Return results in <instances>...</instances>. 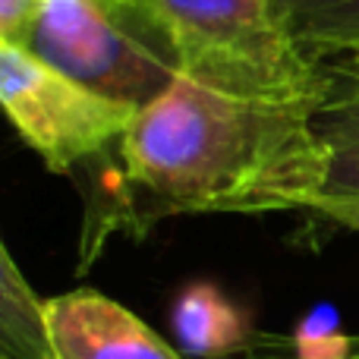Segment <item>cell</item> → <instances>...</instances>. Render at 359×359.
I'll use <instances>...</instances> for the list:
<instances>
[{
	"label": "cell",
	"mask_w": 359,
	"mask_h": 359,
	"mask_svg": "<svg viewBox=\"0 0 359 359\" xmlns=\"http://www.w3.org/2000/svg\"><path fill=\"white\" fill-rule=\"evenodd\" d=\"M347 79H359V76H347Z\"/></svg>",
	"instance_id": "obj_14"
},
{
	"label": "cell",
	"mask_w": 359,
	"mask_h": 359,
	"mask_svg": "<svg viewBox=\"0 0 359 359\" xmlns=\"http://www.w3.org/2000/svg\"><path fill=\"white\" fill-rule=\"evenodd\" d=\"M41 6L44 0H0V41H22Z\"/></svg>",
	"instance_id": "obj_11"
},
{
	"label": "cell",
	"mask_w": 359,
	"mask_h": 359,
	"mask_svg": "<svg viewBox=\"0 0 359 359\" xmlns=\"http://www.w3.org/2000/svg\"><path fill=\"white\" fill-rule=\"evenodd\" d=\"M0 101L13 130L54 174L101 158L139 111L79 86L29 48L0 41Z\"/></svg>",
	"instance_id": "obj_3"
},
{
	"label": "cell",
	"mask_w": 359,
	"mask_h": 359,
	"mask_svg": "<svg viewBox=\"0 0 359 359\" xmlns=\"http://www.w3.org/2000/svg\"><path fill=\"white\" fill-rule=\"evenodd\" d=\"M293 344H297V359H350L356 337H347L337 328L334 309L318 306L306 322H299Z\"/></svg>",
	"instance_id": "obj_10"
},
{
	"label": "cell",
	"mask_w": 359,
	"mask_h": 359,
	"mask_svg": "<svg viewBox=\"0 0 359 359\" xmlns=\"http://www.w3.org/2000/svg\"><path fill=\"white\" fill-rule=\"evenodd\" d=\"M318 215H325L328 221L341 224V227L347 230H356L359 233V202H325L318 205Z\"/></svg>",
	"instance_id": "obj_12"
},
{
	"label": "cell",
	"mask_w": 359,
	"mask_h": 359,
	"mask_svg": "<svg viewBox=\"0 0 359 359\" xmlns=\"http://www.w3.org/2000/svg\"><path fill=\"white\" fill-rule=\"evenodd\" d=\"M174 331L186 353L202 359H221L252 347L249 316L208 280L183 287L174 303Z\"/></svg>",
	"instance_id": "obj_6"
},
{
	"label": "cell",
	"mask_w": 359,
	"mask_h": 359,
	"mask_svg": "<svg viewBox=\"0 0 359 359\" xmlns=\"http://www.w3.org/2000/svg\"><path fill=\"white\" fill-rule=\"evenodd\" d=\"M44 303L0 246V359H57Z\"/></svg>",
	"instance_id": "obj_8"
},
{
	"label": "cell",
	"mask_w": 359,
	"mask_h": 359,
	"mask_svg": "<svg viewBox=\"0 0 359 359\" xmlns=\"http://www.w3.org/2000/svg\"><path fill=\"white\" fill-rule=\"evenodd\" d=\"M44 306L57 359H186L136 312L98 290H69Z\"/></svg>",
	"instance_id": "obj_5"
},
{
	"label": "cell",
	"mask_w": 359,
	"mask_h": 359,
	"mask_svg": "<svg viewBox=\"0 0 359 359\" xmlns=\"http://www.w3.org/2000/svg\"><path fill=\"white\" fill-rule=\"evenodd\" d=\"M347 92H334L331 101L312 117L328 155L325 202H359V79ZM316 205V208H318Z\"/></svg>",
	"instance_id": "obj_9"
},
{
	"label": "cell",
	"mask_w": 359,
	"mask_h": 359,
	"mask_svg": "<svg viewBox=\"0 0 359 359\" xmlns=\"http://www.w3.org/2000/svg\"><path fill=\"white\" fill-rule=\"evenodd\" d=\"M180 76L246 101L318 114L334 79L299 48L278 0H111Z\"/></svg>",
	"instance_id": "obj_2"
},
{
	"label": "cell",
	"mask_w": 359,
	"mask_h": 359,
	"mask_svg": "<svg viewBox=\"0 0 359 359\" xmlns=\"http://www.w3.org/2000/svg\"><path fill=\"white\" fill-rule=\"evenodd\" d=\"M104 4H111V0H104Z\"/></svg>",
	"instance_id": "obj_15"
},
{
	"label": "cell",
	"mask_w": 359,
	"mask_h": 359,
	"mask_svg": "<svg viewBox=\"0 0 359 359\" xmlns=\"http://www.w3.org/2000/svg\"><path fill=\"white\" fill-rule=\"evenodd\" d=\"M19 44L79 86L136 111L158 101L177 79L174 63L104 0H44Z\"/></svg>",
	"instance_id": "obj_4"
},
{
	"label": "cell",
	"mask_w": 359,
	"mask_h": 359,
	"mask_svg": "<svg viewBox=\"0 0 359 359\" xmlns=\"http://www.w3.org/2000/svg\"><path fill=\"white\" fill-rule=\"evenodd\" d=\"M299 48L344 76H359V0H278Z\"/></svg>",
	"instance_id": "obj_7"
},
{
	"label": "cell",
	"mask_w": 359,
	"mask_h": 359,
	"mask_svg": "<svg viewBox=\"0 0 359 359\" xmlns=\"http://www.w3.org/2000/svg\"><path fill=\"white\" fill-rule=\"evenodd\" d=\"M350 359H359V337H356V344H353V353H350Z\"/></svg>",
	"instance_id": "obj_13"
},
{
	"label": "cell",
	"mask_w": 359,
	"mask_h": 359,
	"mask_svg": "<svg viewBox=\"0 0 359 359\" xmlns=\"http://www.w3.org/2000/svg\"><path fill=\"white\" fill-rule=\"evenodd\" d=\"M316 114L215 92L177 73L174 86L139 111L117 142L126 227L168 215L316 211L328 155Z\"/></svg>",
	"instance_id": "obj_1"
}]
</instances>
